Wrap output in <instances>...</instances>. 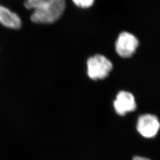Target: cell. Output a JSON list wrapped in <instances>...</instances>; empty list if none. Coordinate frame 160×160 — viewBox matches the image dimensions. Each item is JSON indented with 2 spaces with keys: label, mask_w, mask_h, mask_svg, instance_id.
<instances>
[{
  "label": "cell",
  "mask_w": 160,
  "mask_h": 160,
  "mask_svg": "<svg viewBox=\"0 0 160 160\" xmlns=\"http://www.w3.org/2000/svg\"><path fill=\"white\" fill-rule=\"evenodd\" d=\"M137 108L135 97L131 92L122 90L119 92L113 102L115 112L119 116L135 111Z\"/></svg>",
  "instance_id": "5"
},
{
  "label": "cell",
  "mask_w": 160,
  "mask_h": 160,
  "mask_svg": "<svg viewBox=\"0 0 160 160\" xmlns=\"http://www.w3.org/2000/svg\"><path fill=\"white\" fill-rule=\"evenodd\" d=\"M139 44V40L134 34L128 32H123L116 39L115 50L120 57L129 58L135 54Z\"/></svg>",
  "instance_id": "4"
},
{
  "label": "cell",
  "mask_w": 160,
  "mask_h": 160,
  "mask_svg": "<svg viewBox=\"0 0 160 160\" xmlns=\"http://www.w3.org/2000/svg\"><path fill=\"white\" fill-rule=\"evenodd\" d=\"M0 24L8 29L18 30L21 28L22 21L17 13L0 5Z\"/></svg>",
  "instance_id": "6"
},
{
  "label": "cell",
  "mask_w": 160,
  "mask_h": 160,
  "mask_svg": "<svg viewBox=\"0 0 160 160\" xmlns=\"http://www.w3.org/2000/svg\"><path fill=\"white\" fill-rule=\"evenodd\" d=\"M24 6L33 10L30 20L39 24H51L63 16L66 8L65 0H25Z\"/></svg>",
  "instance_id": "1"
},
{
  "label": "cell",
  "mask_w": 160,
  "mask_h": 160,
  "mask_svg": "<svg viewBox=\"0 0 160 160\" xmlns=\"http://www.w3.org/2000/svg\"><path fill=\"white\" fill-rule=\"evenodd\" d=\"M136 128L141 136L146 139H152L160 131V121L154 114L145 113L139 116Z\"/></svg>",
  "instance_id": "3"
},
{
  "label": "cell",
  "mask_w": 160,
  "mask_h": 160,
  "mask_svg": "<svg viewBox=\"0 0 160 160\" xmlns=\"http://www.w3.org/2000/svg\"><path fill=\"white\" fill-rule=\"evenodd\" d=\"M132 160H152L150 158H149L148 157H143V156H141V155H135L133 157Z\"/></svg>",
  "instance_id": "8"
},
{
  "label": "cell",
  "mask_w": 160,
  "mask_h": 160,
  "mask_svg": "<svg viewBox=\"0 0 160 160\" xmlns=\"http://www.w3.org/2000/svg\"><path fill=\"white\" fill-rule=\"evenodd\" d=\"M112 69L113 63L103 55L96 54L87 59V73L91 80H103L109 76Z\"/></svg>",
  "instance_id": "2"
},
{
  "label": "cell",
  "mask_w": 160,
  "mask_h": 160,
  "mask_svg": "<svg viewBox=\"0 0 160 160\" xmlns=\"http://www.w3.org/2000/svg\"><path fill=\"white\" fill-rule=\"evenodd\" d=\"M75 6L81 8H88L94 4V0H72Z\"/></svg>",
  "instance_id": "7"
}]
</instances>
